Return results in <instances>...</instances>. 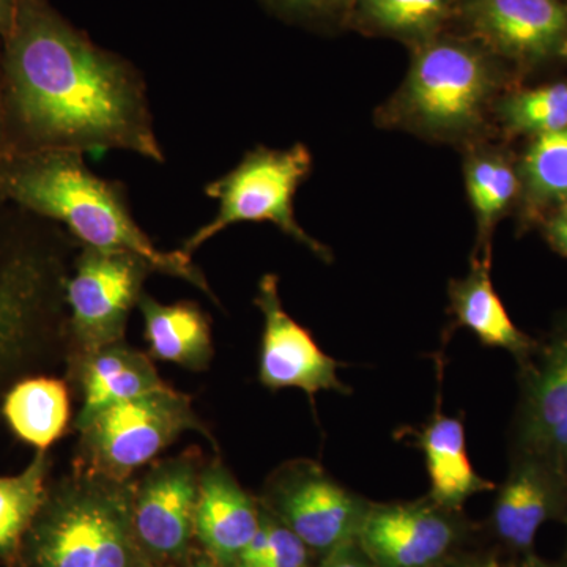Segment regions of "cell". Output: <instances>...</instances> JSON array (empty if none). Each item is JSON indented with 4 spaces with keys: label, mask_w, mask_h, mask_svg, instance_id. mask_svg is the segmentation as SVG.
I'll return each instance as SVG.
<instances>
[{
    "label": "cell",
    "mask_w": 567,
    "mask_h": 567,
    "mask_svg": "<svg viewBox=\"0 0 567 567\" xmlns=\"http://www.w3.org/2000/svg\"><path fill=\"white\" fill-rule=\"evenodd\" d=\"M464 177L476 218L473 257H492V237L496 224L520 200L518 163L505 148L477 141L466 147Z\"/></svg>",
    "instance_id": "cell-20"
},
{
    "label": "cell",
    "mask_w": 567,
    "mask_h": 567,
    "mask_svg": "<svg viewBox=\"0 0 567 567\" xmlns=\"http://www.w3.org/2000/svg\"><path fill=\"white\" fill-rule=\"evenodd\" d=\"M405 432L423 453L431 481L427 496L439 505L462 509L473 495L495 491V484L481 476L470 461L461 417L436 413L420 431Z\"/></svg>",
    "instance_id": "cell-19"
},
{
    "label": "cell",
    "mask_w": 567,
    "mask_h": 567,
    "mask_svg": "<svg viewBox=\"0 0 567 567\" xmlns=\"http://www.w3.org/2000/svg\"><path fill=\"white\" fill-rule=\"evenodd\" d=\"M151 567H166V566H151Z\"/></svg>",
    "instance_id": "cell-38"
},
{
    "label": "cell",
    "mask_w": 567,
    "mask_h": 567,
    "mask_svg": "<svg viewBox=\"0 0 567 567\" xmlns=\"http://www.w3.org/2000/svg\"><path fill=\"white\" fill-rule=\"evenodd\" d=\"M80 380L82 406L76 417L78 431L112 405L167 386L151 358L125 342L82 353Z\"/></svg>",
    "instance_id": "cell-18"
},
{
    "label": "cell",
    "mask_w": 567,
    "mask_h": 567,
    "mask_svg": "<svg viewBox=\"0 0 567 567\" xmlns=\"http://www.w3.org/2000/svg\"><path fill=\"white\" fill-rule=\"evenodd\" d=\"M494 115L507 137H533L567 128V81L503 92Z\"/></svg>",
    "instance_id": "cell-24"
},
{
    "label": "cell",
    "mask_w": 567,
    "mask_h": 567,
    "mask_svg": "<svg viewBox=\"0 0 567 567\" xmlns=\"http://www.w3.org/2000/svg\"><path fill=\"white\" fill-rule=\"evenodd\" d=\"M537 226H540L548 246L567 259V203L547 213Z\"/></svg>",
    "instance_id": "cell-28"
},
{
    "label": "cell",
    "mask_w": 567,
    "mask_h": 567,
    "mask_svg": "<svg viewBox=\"0 0 567 567\" xmlns=\"http://www.w3.org/2000/svg\"><path fill=\"white\" fill-rule=\"evenodd\" d=\"M50 254L24 245L0 251V385L31 352L54 308L62 275Z\"/></svg>",
    "instance_id": "cell-13"
},
{
    "label": "cell",
    "mask_w": 567,
    "mask_h": 567,
    "mask_svg": "<svg viewBox=\"0 0 567 567\" xmlns=\"http://www.w3.org/2000/svg\"><path fill=\"white\" fill-rule=\"evenodd\" d=\"M491 268L492 257H473L468 275L447 287L450 312L456 327L472 331L481 344L506 350L522 364L535 352L537 339L511 320L492 282Z\"/></svg>",
    "instance_id": "cell-17"
},
{
    "label": "cell",
    "mask_w": 567,
    "mask_h": 567,
    "mask_svg": "<svg viewBox=\"0 0 567 567\" xmlns=\"http://www.w3.org/2000/svg\"><path fill=\"white\" fill-rule=\"evenodd\" d=\"M361 18L377 31L416 44L434 39L461 0H358Z\"/></svg>",
    "instance_id": "cell-26"
},
{
    "label": "cell",
    "mask_w": 567,
    "mask_h": 567,
    "mask_svg": "<svg viewBox=\"0 0 567 567\" xmlns=\"http://www.w3.org/2000/svg\"><path fill=\"white\" fill-rule=\"evenodd\" d=\"M311 567H375L371 559L364 554L363 548L357 540L336 548L331 554L319 558V561Z\"/></svg>",
    "instance_id": "cell-29"
},
{
    "label": "cell",
    "mask_w": 567,
    "mask_h": 567,
    "mask_svg": "<svg viewBox=\"0 0 567 567\" xmlns=\"http://www.w3.org/2000/svg\"><path fill=\"white\" fill-rule=\"evenodd\" d=\"M511 453L540 458L567 477V315L518 364Z\"/></svg>",
    "instance_id": "cell-10"
},
{
    "label": "cell",
    "mask_w": 567,
    "mask_h": 567,
    "mask_svg": "<svg viewBox=\"0 0 567 567\" xmlns=\"http://www.w3.org/2000/svg\"><path fill=\"white\" fill-rule=\"evenodd\" d=\"M559 55H561L563 59H566L567 62V35L565 41H563L561 48H559Z\"/></svg>",
    "instance_id": "cell-36"
},
{
    "label": "cell",
    "mask_w": 567,
    "mask_h": 567,
    "mask_svg": "<svg viewBox=\"0 0 567 567\" xmlns=\"http://www.w3.org/2000/svg\"><path fill=\"white\" fill-rule=\"evenodd\" d=\"M260 503L322 558L357 540L372 502L342 486L317 462L298 458L271 473Z\"/></svg>",
    "instance_id": "cell-7"
},
{
    "label": "cell",
    "mask_w": 567,
    "mask_h": 567,
    "mask_svg": "<svg viewBox=\"0 0 567 567\" xmlns=\"http://www.w3.org/2000/svg\"><path fill=\"white\" fill-rule=\"evenodd\" d=\"M462 10L481 47L520 66L554 58L567 35L561 0H466Z\"/></svg>",
    "instance_id": "cell-15"
},
{
    "label": "cell",
    "mask_w": 567,
    "mask_h": 567,
    "mask_svg": "<svg viewBox=\"0 0 567 567\" xmlns=\"http://www.w3.org/2000/svg\"><path fill=\"white\" fill-rule=\"evenodd\" d=\"M264 317L259 379L271 391L298 388L315 404L322 391L349 395V386L339 380V363L317 346L306 328L295 322L284 309L279 278L264 275L254 298Z\"/></svg>",
    "instance_id": "cell-12"
},
{
    "label": "cell",
    "mask_w": 567,
    "mask_h": 567,
    "mask_svg": "<svg viewBox=\"0 0 567 567\" xmlns=\"http://www.w3.org/2000/svg\"><path fill=\"white\" fill-rule=\"evenodd\" d=\"M505 76L477 41L434 39L416 44L399 91L379 111V123L446 144H475L494 114Z\"/></svg>",
    "instance_id": "cell-3"
},
{
    "label": "cell",
    "mask_w": 567,
    "mask_h": 567,
    "mask_svg": "<svg viewBox=\"0 0 567 567\" xmlns=\"http://www.w3.org/2000/svg\"><path fill=\"white\" fill-rule=\"evenodd\" d=\"M495 492L486 529L506 557L535 550L548 522L567 524V477L540 458L511 453L509 472Z\"/></svg>",
    "instance_id": "cell-14"
},
{
    "label": "cell",
    "mask_w": 567,
    "mask_h": 567,
    "mask_svg": "<svg viewBox=\"0 0 567 567\" xmlns=\"http://www.w3.org/2000/svg\"><path fill=\"white\" fill-rule=\"evenodd\" d=\"M137 306L153 358L189 371L208 368L213 358L212 324L199 306L192 301L162 305L147 293L141 295Z\"/></svg>",
    "instance_id": "cell-21"
},
{
    "label": "cell",
    "mask_w": 567,
    "mask_h": 567,
    "mask_svg": "<svg viewBox=\"0 0 567 567\" xmlns=\"http://www.w3.org/2000/svg\"><path fill=\"white\" fill-rule=\"evenodd\" d=\"M312 557L303 540L270 514V544L256 567H311Z\"/></svg>",
    "instance_id": "cell-27"
},
{
    "label": "cell",
    "mask_w": 567,
    "mask_h": 567,
    "mask_svg": "<svg viewBox=\"0 0 567 567\" xmlns=\"http://www.w3.org/2000/svg\"><path fill=\"white\" fill-rule=\"evenodd\" d=\"M566 528H567V524H566ZM561 559H563V561H565V563H566V565H567V539H566L565 555H563V558H561Z\"/></svg>",
    "instance_id": "cell-37"
},
{
    "label": "cell",
    "mask_w": 567,
    "mask_h": 567,
    "mask_svg": "<svg viewBox=\"0 0 567 567\" xmlns=\"http://www.w3.org/2000/svg\"><path fill=\"white\" fill-rule=\"evenodd\" d=\"M259 499L240 486L221 461L203 468L194 514V537L223 567H234L262 524Z\"/></svg>",
    "instance_id": "cell-16"
},
{
    "label": "cell",
    "mask_w": 567,
    "mask_h": 567,
    "mask_svg": "<svg viewBox=\"0 0 567 567\" xmlns=\"http://www.w3.org/2000/svg\"><path fill=\"white\" fill-rule=\"evenodd\" d=\"M17 20V0H0V39H7Z\"/></svg>",
    "instance_id": "cell-33"
},
{
    "label": "cell",
    "mask_w": 567,
    "mask_h": 567,
    "mask_svg": "<svg viewBox=\"0 0 567 567\" xmlns=\"http://www.w3.org/2000/svg\"><path fill=\"white\" fill-rule=\"evenodd\" d=\"M507 567H567V565L563 559L550 561V559L539 557L536 550H533L518 555V557H507Z\"/></svg>",
    "instance_id": "cell-32"
},
{
    "label": "cell",
    "mask_w": 567,
    "mask_h": 567,
    "mask_svg": "<svg viewBox=\"0 0 567 567\" xmlns=\"http://www.w3.org/2000/svg\"><path fill=\"white\" fill-rule=\"evenodd\" d=\"M186 567H223V566H219L218 563L213 561V559L210 557H208V555H207V557H197V558L192 559V561H189V565Z\"/></svg>",
    "instance_id": "cell-35"
},
{
    "label": "cell",
    "mask_w": 567,
    "mask_h": 567,
    "mask_svg": "<svg viewBox=\"0 0 567 567\" xmlns=\"http://www.w3.org/2000/svg\"><path fill=\"white\" fill-rule=\"evenodd\" d=\"M0 197L63 224L87 248L136 254L153 271L183 279L216 300L192 256L156 248L134 221L125 186L93 174L82 153L9 151L0 156Z\"/></svg>",
    "instance_id": "cell-2"
},
{
    "label": "cell",
    "mask_w": 567,
    "mask_h": 567,
    "mask_svg": "<svg viewBox=\"0 0 567 567\" xmlns=\"http://www.w3.org/2000/svg\"><path fill=\"white\" fill-rule=\"evenodd\" d=\"M189 431L212 439L194 412L192 399L164 386L112 405L82 427L80 468L111 480L130 481L137 468Z\"/></svg>",
    "instance_id": "cell-6"
},
{
    "label": "cell",
    "mask_w": 567,
    "mask_h": 567,
    "mask_svg": "<svg viewBox=\"0 0 567 567\" xmlns=\"http://www.w3.org/2000/svg\"><path fill=\"white\" fill-rule=\"evenodd\" d=\"M148 262L132 252L84 246L65 282L70 327L82 353L123 342L130 312L140 303Z\"/></svg>",
    "instance_id": "cell-9"
},
{
    "label": "cell",
    "mask_w": 567,
    "mask_h": 567,
    "mask_svg": "<svg viewBox=\"0 0 567 567\" xmlns=\"http://www.w3.org/2000/svg\"><path fill=\"white\" fill-rule=\"evenodd\" d=\"M134 487L78 466L48 492L13 565L151 567L134 533Z\"/></svg>",
    "instance_id": "cell-4"
},
{
    "label": "cell",
    "mask_w": 567,
    "mask_h": 567,
    "mask_svg": "<svg viewBox=\"0 0 567 567\" xmlns=\"http://www.w3.org/2000/svg\"><path fill=\"white\" fill-rule=\"evenodd\" d=\"M275 2L295 13L312 14L330 9L334 0H275Z\"/></svg>",
    "instance_id": "cell-31"
},
{
    "label": "cell",
    "mask_w": 567,
    "mask_h": 567,
    "mask_svg": "<svg viewBox=\"0 0 567 567\" xmlns=\"http://www.w3.org/2000/svg\"><path fill=\"white\" fill-rule=\"evenodd\" d=\"M477 525L462 509L424 498L371 503L357 543L375 567H436L466 550Z\"/></svg>",
    "instance_id": "cell-8"
},
{
    "label": "cell",
    "mask_w": 567,
    "mask_h": 567,
    "mask_svg": "<svg viewBox=\"0 0 567 567\" xmlns=\"http://www.w3.org/2000/svg\"><path fill=\"white\" fill-rule=\"evenodd\" d=\"M436 567H507V557L499 548L488 551L462 550Z\"/></svg>",
    "instance_id": "cell-30"
},
{
    "label": "cell",
    "mask_w": 567,
    "mask_h": 567,
    "mask_svg": "<svg viewBox=\"0 0 567 567\" xmlns=\"http://www.w3.org/2000/svg\"><path fill=\"white\" fill-rule=\"evenodd\" d=\"M3 96L7 118L21 134L11 151L166 159L140 70L92 43L48 0H17V20L3 39Z\"/></svg>",
    "instance_id": "cell-1"
},
{
    "label": "cell",
    "mask_w": 567,
    "mask_h": 567,
    "mask_svg": "<svg viewBox=\"0 0 567 567\" xmlns=\"http://www.w3.org/2000/svg\"><path fill=\"white\" fill-rule=\"evenodd\" d=\"M524 226H537L544 216L567 203V128L529 141L518 162Z\"/></svg>",
    "instance_id": "cell-23"
},
{
    "label": "cell",
    "mask_w": 567,
    "mask_h": 567,
    "mask_svg": "<svg viewBox=\"0 0 567 567\" xmlns=\"http://www.w3.org/2000/svg\"><path fill=\"white\" fill-rule=\"evenodd\" d=\"M312 171V155L305 144L289 148L256 147L241 162L205 186V194L218 200L213 221L183 241L181 251L193 256L223 230L238 223H271L323 262H331L330 249L311 237L295 218V193Z\"/></svg>",
    "instance_id": "cell-5"
},
{
    "label": "cell",
    "mask_w": 567,
    "mask_h": 567,
    "mask_svg": "<svg viewBox=\"0 0 567 567\" xmlns=\"http://www.w3.org/2000/svg\"><path fill=\"white\" fill-rule=\"evenodd\" d=\"M203 466L199 454L156 462L134 487L133 525L151 566H166L188 555Z\"/></svg>",
    "instance_id": "cell-11"
},
{
    "label": "cell",
    "mask_w": 567,
    "mask_h": 567,
    "mask_svg": "<svg viewBox=\"0 0 567 567\" xmlns=\"http://www.w3.org/2000/svg\"><path fill=\"white\" fill-rule=\"evenodd\" d=\"M50 458L39 451L20 475L0 476V558L13 563L48 496Z\"/></svg>",
    "instance_id": "cell-25"
},
{
    "label": "cell",
    "mask_w": 567,
    "mask_h": 567,
    "mask_svg": "<svg viewBox=\"0 0 567 567\" xmlns=\"http://www.w3.org/2000/svg\"><path fill=\"white\" fill-rule=\"evenodd\" d=\"M2 410L22 442L48 451L69 425V388L62 380L48 377L22 380L7 393Z\"/></svg>",
    "instance_id": "cell-22"
},
{
    "label": "cell",
    "mask_w": 567,
    "mask_h": 567,
    "mask_svg": "<svg viewBox=\"0 0 567 567\" xmlns=\"http://www.w3.org/2000/svg\"><path fill=\"white\" fill-rule=\"evenodd\" d=\"M7 125H9V118H7L6 96L0 85V156L10 151V144L6 141Z\"/></svg>",
    "instance_id": "cell-34"
}]
</instances>
